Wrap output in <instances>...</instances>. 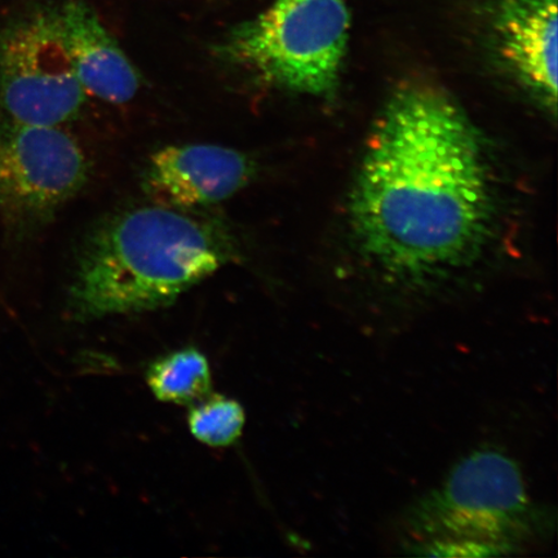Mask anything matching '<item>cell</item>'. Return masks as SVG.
<instances>
[{"label": "cell", "mask_w": 558, "mask_h": 558, "mask_svg": "<svg viewBox=\"0 0 558 558\" xmlns=\"http://www.w3.org/2000/svg\"><path fill=\"white\" fill-rule=\"evenodd\" d=\"M254 177V160L240 150L216 144L171 145L151 155L142 186L153 204L192 211L233 197Z\"/></svg>", "instance_id": "obj_7"}, {"label": "cell", "mask_w": 558, "mask_h": 558, "mask_svg": "<svg viewBox=\"0 0 558 558\" xmlns=\"http://www.w3.org/2000/svg\"><path fill=\"white\" fill-rule=\"evenodd\" d=\"M501 58L522 85L556 113L557 0H492Z\"/></svg>", "instance_id": "obj_8"}, {"label": "cell", "mask_w": 558, "mask_h": 558, "mask_svg": "<svg viewBox=\"0 0 558 558\" xmlns=\"http://www.w3.org/2000/svg\"><path fill=\"white\" fill-rule=\"evenodd\" d=\"M240 259L239 241L219 220L157 204L128 209L83 244L72 312L88 320L162 308Z\"/></svg>", "instance_id": "obj_2"}, {"label": "cell", "mask_w": 558, "mask_h": 558, "mask_svg": "<svg viewBox=\"0 0 558 558\" xmlns=\"http://www.w3.org/2000/svg\"><path fill=\"white\" fill-rule=\"evenodd\" d=\"M494 207L483 140L463 109L427 86L396 93L352 194L367 284L359 324L396 333L460 290L483 260Z\"/></svg>", "instance_id": "obj_1"}, {"label": "cell", "mask_w": 558, "mask_h": 558, "mask_svg": "<svg viewBox=\"0 0 558 558\" xmlns=\"http://www.w3.org/2000/svg\"><path fill=\"white\" fill-rule=\"evenodd\" d=\"M85 151L61 125L0 117V218L19 232L50 222L86 185Z\"/></svg>", "instance_id": "obj_6"}, {"label": "cell", "mask_w": 558, "mask_h": 558, "mask_svg": "<svg viewBox=\"0 0 558 558\" xmlns=\"http://www.w3.org/2000/svg\"><path fill=\"white\" fill-rule=\"evenodd\" d=\"M146 381L159 401L193 403L204 399L211 388V372L204 354L184 348L151 364Z\"/></svg>", "instance_id": "obj_10"}, {"label": "cell", "mask_w": 558, "mask_h": 558, "mask_svg": "<svg viewBox=\"0 0 558 558\" xmlns=\"http://www.w3.org/2000/svg\"><path fill=\"white\" fill-rule=\"evenodd\" d=\"M349 29L345 0H274L230 32L218 51L265 85L325 96L338 86Z\"/></svg>", "instance_id": "obj_4"}, {"label": "cell", "mask_w": 558, "mask_h": 558, "mask_svg": "<svg viewBox=\"0 0 558 558\" xmlns=\"http://www.w3.org/2000/svg\"><path fill=\"white\" fill-rule=\"evenodd\" d=\"M244 421L241 404L220 396L195 404L187 417L192 435L213 448L234 444L242 434Z\"/></svg>", "instance_id": "obj_11"}, {"label": "cell", "mask_w": 558, "mask_h": 558, "mask_svg": "<svg viewBox=\"0 0 558 558\" xmlns=\"http://www.w3.org/2000/svg\"><path fill=\"white\" fill-rule=\"evenodd\" d=\"M554 507L534 497L518 459L497 445L459 458L393 523V548L410 557H513L547 547Z\"/></svg>", "instance_id": "obj_3"}, {"label": "cell", "mask_w": 558, "mask_h": 558, "mask_svg": "<svg viewBox=\"0 0 558 558\" xmlns=\"http://www.w3.org/2000/svg\"><path fill=\"white\" fill-rule=\"evenodd\" d=\"M86 90L66 47L60 4L19 13L0 29V117L44 125L74 120Z\"/></svg>", "instance_id": "obj_5"}, {"label": "cell", "mask_w": 558, "mask_h": 558, "mask_svg": "<svg viewBox=\"0 0 558 558\" xmlns=\"http://www.w3.org/2000/svg\"><path fill=\"white\" fill-rule=\"evenodd\" d=\"M62 29L76 78L86 94L110 104L134 99L140 87L137 70L83 0L60 4Z\"/></svg>", "instance_id": "obj_9"}]
</instances>
